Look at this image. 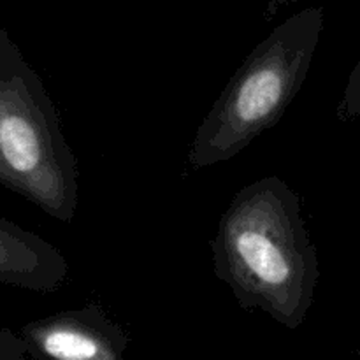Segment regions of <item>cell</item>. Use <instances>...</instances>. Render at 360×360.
<instances>
[{"label":"cell","instance_id":"7a4b0ae2","mask_svg":"<svg viewBox=\"0 0 360 360\" xmlns=\"http://www.w3.org/2000/svg\"><path fill=\"white\" fill-rule=\"evenodd\" d=\"M326 27L322 7H304L252 49L197 127L192 171L232 160L283 118L308 79Z\"/></svg>","mask_w":360,"mask_h":360},{"label":"cell","instance_id":"5b68a950","mask_svg":"<svg viewBox=\"0 0 360 360\" xmlns=\"http://www.w3.org/2000/svg\"><path fill=\"white\" fill-rule=\"evenodd\" d=\"M357 355H360V348H359V350H357Z\"/></svg>","mask_w":360,"mask_h":360},{"label":"cell","instance_id":"3957f363","mask_svg":"<svg viewBox=\"0 0 360 360\" xmlns=\"http://www.w3.org/2000/svg\"><path fill=\"white\" fill-rule=\"evenodd\" d=\"M34 355L56 360H122L129 336L101 304L56 313L25 327Z\"/></svg>","mask_w":360,"mask_h":360},{"label":"cell","instance_id":"6da1fadb","mask_svg":"<svg viewBox=\"0 0 360 360\" xmlns=\"http://www.w3.org/2000/svg\"><path fill=\"white\" fill-rule=\"evenodd\" d=\"M214 276L239 308L260 309L294 330L304 323L320 280L319 253L297 192L278 176L243 186L210 243Z\"/></svg>","mask_w":360,"mask_h":360},{"label":"cell","instance_id":"277c9868","mask_svg":"<svg viewBox=\"0 0 360 360\" xmlns=\"http://www.w3.org/2000/svg\"><path fill=\"white\" fill-rule=\"evenodd\" d=\"M336 115L340 122H352L360 116V58L348 76Z\"/></svg>","mask_w":360,"mask_h":360}]
</instances>
